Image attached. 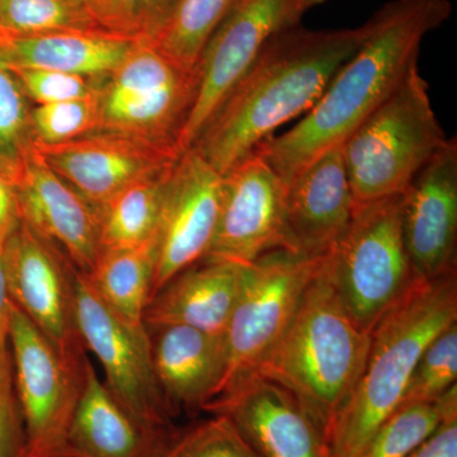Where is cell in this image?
Instances as JSON below:
<instances>
[{
    "mask_svg": "<svg viewBox=\"0 0 457 457\" xmlns=\"http://www.w3.org/2000/svg\"><path fill=\"white\" fill-rule=\"evenodd\" d=\"M453 14L450 0H392L368 21L369 33L321 97L290 130L255 149L284 183L341 146L418 62L420 44Z\"/></svg>",
    "mask_w": 457,
    "mask_h": 457,
    "instance_id": "cell-1",
    "label": "cell"
},
{
    "mask_svg": "<svg viewBox=\"0 0 457 457\" xmlns=\"http://www.w3.org/2000/svg\"><path fill=\"white\" fill-rule=\"evenodd\" d=\"M368 33V22L338 29L297 25L278 33L234 86L191 147L219 173H227L282 125L308 113Z\"/></svg>",
    "mask_w": 457,
    "mask_h": 457,
    "instance_id": "cell-2",
    "label": "cell"
},
{
    "mask_svg": "<svg viewBox=\"0 0 457 457\" xmlns=\"http://www.w3.org/2000/svg\"><path fill=\"white\" fill-rule=\"evenodd\" d=\"M457 323V273L420 279L370 332L368 359L327 433L329 457H353L402 405L427 345Z\"/></svg>",
    "mask_w": 457,
    "mask_h": 457,
    "instance_id": "cell-3",
    "label": "cell"
},
{
    "mask_svg": "<svg viewBox=\"0 0 457 457\" xmlns=\"http://www.w3.org/2000/svg\"><path fill=\"white\" fill-rule=\"evenodd\" d=\"M369 347L370 333L348 315L321 260L284 335L255 372L293 393L327 441L333 418L359 383Z\"/></svg>",
    "mask_w": 457,
    "mask_h": 457,
    "instance_id": "cell-4",
    "label": "cell"
},
{
    "mask_svg": "<svg viewBox=\"0 0 457 457\" xmlns=\"http://www.w3.org/2000/svg\"><path fill=\"white\" fill-rule=\"evenodd\" d=\"M446 140L416 62L342 144L354 207L403 194Z\"/></svg>",
    "mask_w": 457,
    "mask_h": 457,
    "instance_id": "cell-5",
    "label": "cell"
},
{
    "mask_svg": "<svg viewBox=\"0 0 457 457\" xmlns=\"http://www.w3.org/2000/svg\"><path fill=\"white\" fill-rule=\"evenodd\" d=\"M323 269L352 320L371 332L420 281L405 246L402 194L354 207L347 227L324 254Z\"/></svg>",
    "mask_w": 457,
    "mask_h": 457,
    "instance_id": "cell-6",
    "label": "cell"
},
{
    "mask_svg": "<svg viewBox=\"0 0 457 457\" xmlns=\"http://www.w3.org/2000/svg\"><path fill=\"white\" fill-rule=\"evenodd\" d=\"M197 69H188L140 40L99 89L98 131L179 147L196 98ZM182 152V150H180Z\"/></svg>",
    "mask_w": 457,
    "mask_h": 457,
    "instance_id": "cell-7",
    "label": "cell"
},
{
    "mask_svg": "<svg viewBox=\"0 0 457 457\" xmlns=\"http://www.w3.org/2000/svg\"><path fill=\"white\" fill-rule=\"evenodd\" d=\"M323 255L278 248L245 264L242 286L227 330L228 366L220 393L254 374L290 324Z\"/></svg>",
    "mask_w": 457,
    "mask_h": 457,
    "instance_id": "cell-8",
    "label": "cell"
},
{
    "mask_svg": "<svg viewBox=\"0 0 457 457\" xmlns=\"http://www.w3.org/2000/svg\"><path fill=\"white\" fill-rule=\"evenodd\" d=\"M328 0H237L210 36L197 62L196 98L179 137L189 149L240 78L276 35L302 25Z\"/></svg>",
    "mask_w": 457,
    "mask_h": 457,
    "instance_id": "cell-9",
    "label": "cell"
},
{
    "mask_svg": "<svg viewBox=\"0 0 457 457\" xmlns=\"http://www.w3.org/2000/svg\"><path fill=\"white\" fill-rule=\"evenodd\" d=\"M9 348L25 425L26 457H69L68 433L86 362L80 369L69 365L14 303Z\"/></svg>",
    "mask_w": 457,
    "mask_h": 457,
    "instance_id": "cell-10",
    "label": "cell"
},
{
    "mask_svg": "<svg viewBox=\"0 0 457 457\" xmlns=\"http://www.w3.org/2000/svg\"><path fill=\"white\" fill-rule=\"evenodd\" d=\"M71 279L78 332L86 350L101 362L111 392L141 422L173 426V414L156 383L146 326H132L111 311L73 263Z\"/></svg>",
    "mask_w": 457,
    "mask_h": 457,
    "instance_id": "cell-11",
    "label": "cell"
},
{
    "mask_svg": "<svg viewBox=\"0 0 457 457\" xmlns=\"http://www.w3.org/2000/svg\"><path fill=\"white\" fill-rule=\"evenodd\" d=\"M9 297L74 368L86 356L75 324L71 262L55 245L21 220L3 245Z\"/></svg>",
    "mask_w": 457,
    "mask_h": 457,
    "instance_id": "cell-12",
    "label": "cell"
},
{
    "mask_svg": "<svg viewBox=\"0 0 457 457\" xmlns=\"http://www.w3.org/2000/svg\"><path fill=\"white\" fill-rule=\"evenodd\" d=\"M221 180L222 174L195 147L183 152L171 168L155 237L150 299L206 255L220 213Z\"/></svg>",
    "mask_w": 457,
    "mask_h": 457,
    "instance_id": "cell-13",
    "label": "cell"
},
{
    "mask_svg": "<svg viewBox=\"0 0 457 457\" xmlns=\"http://www.w3.org/2000/svg\"><path fill=\"white\" fill-rule=\"evenodd\" d=\"M285 183L257 152L222 174L221 204L203 261L249 264L285 248Z\"/></svg>",
    "mask_w": 457,
    "mask_h": 457,
    "instance_id": "cell-14",
    "label": "cell"
},
{
    "mask_svg": "<svg viewBox=\"0 0 457 457\" xmlns=\"http://www.w3.org/2000/svg\"><path fill=\"white\" fill-rule=\"evenodd\" d=\"M32 145L51 170L93 206L170 170L183 154L170 144L104 131L66 143Z\"/></svg>",
    "mask_w": 457,
    "mask_h": 457,
    "instance_id": "cell-15",
    "label": "cell"
},
{
    "mask_svg": "<svg viewBox=\"0 0 457 457\" xmlns=\"http://www.w3.org/2000/svg\"><path fill=\"white\" fill-rule=\"evenodd\" d=\"M204 411L227 417L261 457H329L326 437L302 403L267 376L243 378Z\"/></svg>",
    "mask_w": 457,
    "mask_h": 457,
    "instance_id": "cell-16",
    "label": "cell"
},
{
    "mask_svg": "<svg viewBox=\"0 0 457 457\" xmlns=\"http://www.w3.org/2000/svg\"><path fill=\"white\" fill-rule=\"evenodd\" d=\"M403 234L420 279L456 270L457 141L447 139L402 194Z\"/></svg>",
    "mask_w": 457,
    "mask_h": 457,
    "instance_id": "cell-17",
    "label": "cell"
},
{
    "mask_svg": "<svg viewBox=\"0 0 457 457\" xmlns=\"http://www.w3.org/2000/svg\"><path fill=\"white\" fill-rule=\"evenodd\" d=\"M21 220L88 273L101 254L96 207L80 196L31 146L17 179Z\"/></svg>",
    "mask_w": 457,
    "mask_h": 457,
    "instance_id": "cell-18",
    "label": "cell"
},
{
    "mask_svg": "<svg viewBox=\"0 0 457 457\" xmlns=\"http://www.w3.org/2000/svg\"><path fill=\"white\" fill-rule=\"evenodd\" d=\"M342 145L318 156L285 185V249L312 257L329 251L353 213Z\"/></svg>",
    "mask_w": 457,
    "mask_h": 457,
    "instance_id": "cell-19",
    "label": "cell"
},
{
    "mask_svg": "<svg viewBox=\"0 0 457 457\" xmlns=\"http://www.w3.org/2000/svg\"><path fill=\"white\" fill-rule=\"evenodd\" d=\"M146 329L156 383L173 417L204 411L220 393L227 374L224 335L179 324Z\"/></svg>",
    "mask_w": 457,
    "mask_h": 457,
    "instance_id": "cell-20",
    "label": "cell"
},
{
    "mask_svg": "<svg viewBox=\"0 0 457 457\" xmlns=\"http://www.w3.org/2000/svg\"><path fill=\"white\" fill-rule=\"evenodd\" d=\"M177 428L137 420L102 383L90 361L68 433L69 457H161Z\"/></svg>",
    "mask_w": 457,
    "mask_h": 457,
    "instance_id": "cell-21",
    "label": "cell"
},
{
    "mask_svg": "<svg viewBox=\"0 0 457 457\" xmlns=\"http://www.w3.org/2000/svg\"><path fill=\"white\" fill-rule=\"evenodd\" d=\"M245 264L200 261L174 276L147 303L146 327L179 324L224 335L242 286Z\"/></svg>",
    "mask_w": 457,
    "mask_h": 457,
    "instance_id": "cell-22",
    "label": "cell"
},
{
    "mask_svg": "<svg viewBox=\"0 0 457 457\" xmlns=\"http://www.w3.org/2000/svg\"><path fill=\"white\" fill-rule=\"evenodd\" d=\"M140 40L104 29L12 37L0 53L11 69H45L106 79Z\"/></svg>",
    "mask_w": 457,
    "mask_h": 457,
    "instance_id": "cell-23",
    "label": "cell"
},
{
    "mask_svg": "<svg viewBox=\"0 0 457 457\" xmlns=\"http://www.w3.org/2000/svg\"><path fill=\"white\" fill-rule=\"evenodd\" d=\"M155 240L134 248L108 249L86 273L111 311L135 327H145L144 312L152 295Z\"/></svg>",
    "mask_w": 457,
    "mask_h": 457,
    "instance_id": "cell-24",
    "label": "cell"
},
{
    "mask_svg": "<svg viewBox=\"0 0 457 457\" xmlns=\"http://www.w3.org/2000/svg\"><path fill=\"white\" fill-rule=\"evenodd\" d=\"M170 170L134 183L95 206L102 251L134 248L155 240Z\"/></svg>",
    "mask_w": 457,
    "mask_h": 457,
    "instance_id": "cell-25",
    "label": "cell"
},
{
    "mask_svg": "<svg viewBox=\"0 0 457 457\" xmlns=\"http://www.w3.org/2000/svg\"><path fill=\"white\" fill-rule=\"evenodd\" d=\"M453 411H457L456 385L436 402L400 405L375 429L353 457H407Z\"/></svg>",
    "mask_w": 457,
    "mask_h": 457,
    "instance_id": "cell-26",
    "label": "cell"
},
{
    "mask_svg": "<svg viewBox=\"0 0 457 457\" xmlns=\"http://www.w3.org/2000/svg\"><path fill=\"white\" fill-rule=\"evenodd\" d=\"M237 0H179L153 45L174 62L197 69L204 45Z\"/></svg>",
    "mask_w": 457,
    "mask_h": 457,
    "instance_id": "cell-27",
    "label": "cell"
},
{
    "mask_svg": "<svg viewBox=\"0 0 457 457\" xmlns=\"http://www.w3.org/2000/svg\"><path fill=\"white\" fill-rule=\"evenodd\" d=\"M0 29L20 37L101 27L84 0H0Z\"/></svg>",
    "mask_w": 457,
    "mask_h": 457,
    "instance_id": "cell-28",
    "label": "cell"
},
{
    "mask_svg": "<svg viewBox=\"0 0 457 457\" xmlns=\"http://www.w3.org/2000/svg\"><path fill=\"white\" fill-rule=\"evenodd\" d=\"M31 111L16 74L0 62V171L13 185L32 146Z\"/></svg>",
    "mask_w": 457,
    "mask_h": 457,
    "instance_id": "cell-29",
    "label": "cell"
},
{
    "mask_svg": "<svg viewBox=\"0 0 457 457\" xmlns=\"http://www.w3.org/2000/svg\"><path fill=\"white\" fill-rule=\"evenodd\" d=\"M99 119V90L88 97L32 106V143L53 145L86 137L98 131Z\"/></svg>",
    "mask_w": 457,
    "mask_h": 457,
    "instance_id": "cell-30",
    "label": "cell"
},
{
    "mask_svg": "<svg viewBox=\"0 0 457 457\" xmlns=\"http://www.w3.org/2000/svg\"><path fill=\"white\" fill-rule=\"evenodd\" d=\"M457 380V323L436 337L418 360L405 390L403 404L433 403Z\"/></svg>",
    "mask_w": 457,
    "mask_h": 457,
    "instance_id": "cell-31",
    "label": "cell"
},
{
    "mask_svg": "<svg viewBox=\"0 0 457 457\" xmlns=\"http://www.w3.org/2000/svg\"><path fill=\"white\" fill-rule=\"evenodd\" d=\"M161 457H261L227 417L177 429Z\"/></svg>",
    "mask_w": 457,
    "mask_h": 457,
    "instance_id": "cell-32",
    "label": "cell"
},
{
    "mask_svg": "<svg viewBox=\"0 0 457 457\" xmlns=\"http://www.w3.org/2000/svg\"><path fill=\"white\" fill-rule=\"evenodd\" d=\"M179 0H93V17L106 31L153 40L177 7Z\"/></svg>",
    "mask_w": 457,
    "mask_h": 457,
    "instance_id": "cell-33",
    "label": "cell"
},
{
    "mask_svg": "<svg viewBox=\"0 0 457 457\" xmlns=\"http://www.w3.org/2000/svg\"><path fill=\"white\" fill-rule=\"evenodd\" d=\"M11 69V68H9ZM16 74L26 97L35 106L88 97L101 89L106 79H92L80 75L45 71V69H11Z\"/></svg>",
    "mask_w": 457,
    "mask_h": 457,
    "instance_id": "cell-34",
    "label": "cell"
},
{
    "mask_svg": "<svg viewBox=\"0 0 457 457\" xmlns=\"http://www.w3.org/2000/svg\"><path fill=\"white\" fill-rule=\"evenodd\" d=\"M0 457H26V433L14 387L11 348L0 354Z\"/></svg>",
    "mask_w": 457,
    "mask_h": 457,
    "instance_id": "cell-35",
    "label": "cell"
},
{
    "mask_svg": "<svg viewBox=\"0 0 457 457\" xmlns=\"http://www.w3.org/2000/svg\"><path fill=\"white\" fill-rule=\"evenodd\" d=\"M407 457H457V411H449L435 432Z\"/></svg>",
    "mask_w": 457,
    "mask_h": 457,
    "instance_id": "cell-36",
    "label": "cell"
},
{
    "mask_svg": "<svg viewBox=\"0 0 457 457\" xmlns=\"http://www.w3.org/2000/svg\"><path fill=\"white\" fill-rule=\"evenodd\" d=\"M20 222L16 187L0 171V242H5Z\"/></svg>",
    "mask_w": 457,
    "mask_h": 457,
    "instance_id": "cell-37",
    "label": "cell"
},
{
    "mask_svg": "<svg viewBox=\"0 0 457 457\" xmlns=\"http://www.w3.org/2000/svg\"><path fill=\"white\" fill-rule=\"evenodd\" d=\"M3 245H4V242H0V354L9 350L12 306H13L11 297H9L7 279H5Z\"/></svg>",
    "mask_w": 457,
    "mask_h": 457,
    "instance_id": "cell-38",
    "label": "cell"
},
{
    "mask_svg": "<svg viewBox=\"0 0 457 457\" xmlns=\"http://www.w3.org/2000/svg\"><path fill=\"white\" fill-rule=\"evenodd\" d=\"M13 36L9 35L8 32H5L4 29H0V53L4 50V47L7 46L9 41Z\"/></svg>",
    "mask_w": 457,
    "mask_h": 457,
    "instance_id": "cell-39",
    "label": "cell"
},
{
    "mask_svg": "<svg viewBox=\"0 0 457 457\" xmlns=\"http://www.w3.org/2000/svg\"><path fill=\"white\" fill-rule=\"evenodd\" d=\"M84 2L87 3V4L90 5L93 3V0H84ZM90 9V8H89Z\"/></svg>",
    "mask_w": 457,
    "mask_h": 457,
    "instance_id": "cell-40",
    "label": "cell"
}]
</instances>
